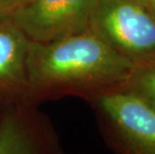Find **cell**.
I'll return each instance as SVG.
<instances>
[{
  "instance_id": "1",
  "label": "cell",
  "mask_w": 155,
  "mask_h": 154,
  "mask_svg": "<svg viewBox=\"0 0 155 154\" xmlns=\"http://www.w3.org/2000/svg\"><path fill=\"white\" fill-rule=\"evenodd\" d=\"M134 66L90 30L48 43L31 42L27 56L31 100L39 105L67 95L92 99L123 86Z\"/></svg>"
},
{
  "instance_id": "2",
  "label": "cell",
  "mask_w": 155,
  "mask_h": 154,
  "mask_svg": "<svg viewBox=\"0 0 155 154\" xmlns=\"http://www.w3.org/2000/svg\"><path fill=\"white\" fill-rule=\"evenodd\" d=\"M90 31L135 65L155 60V10L148 0H98Z\"/></svg>"
},
{
  "instance_id": "3",
  "label": "cell",
  "mask_w": 155,
  "mask_h": 154,
  "mask_svg": "<svg viewBox=\"0 0 155 154\" xmlns=\"http://www.w3.org/2000/svg\"><path fill=\"white\" fill-rule=\"evenodd\" d=\"M104 133L118 154H155V110L122 88L92 98Z\"/></svg>"
},
{
  "instance_id": "4",
  "label": "cell",
  "mask_w": 155,
  "mask_h": 154,
  "mask_svg": "<svg viewBox=\"0 0 155 154\" xmlns=\"http://www.w3.org/2000/svg\"><path fill=\"white\" fill-rule=\"evenodd\" d=\"M98 0H29L9 19L31 42L48 43L90 30Z\"/></svg>"
},
{
  "instance_id": "5",
  "label": "cell",
  "mask_w": 155,
  "mask_h": 154,
  "mask_svg": "<svg viewBox=\"0 0 155 154\" xmlns=\"http://www.w3.org/2000/svg\"><path fill=\"white\" fill-rule=\"evenodd\" d=\"M0 154H65L57 131L38 105L27 103L0 115Z\"/></svg>"
},
{
  "instance_id": "6",
  "label": "cell",
  "mask_w": 155,
  "mask_h": 154,
  "mask_svg": "<svg viewBox=\"0 0 155 154\" xmlns=\"http://www.w3.org/2000/svg\"><path fill=\"white\" fill-rule=\"evenodd\" d=\"M30 43L11 20L0 21V115L11 108L33 103L27 74Z\"/></svg>"
},
{
  "instance_id": "7",
  "label": "cell",
  "mask_w": 155,
  "mask_h": 154,
  "mask_svg": "<svg viewBox=\"0 0 155 154\" xmlns=\"http://www.w3.org/2000/svg\"><path fill=\"white\" fill-rule=\"evenodd\" d=\"M122 89L134 93L155 110V60L135 65Z\"/></svg>"
},
{
  "instance_id": "8",
  "label": "cell",
  "mask_w": 155,
  "mask_h": 154,
  "mask_svg": "<svg viewBox=\"0 0 155 154\" xmlns=\"http://www.w3.org/2000/svg\"><path fill=\"white\" fill-rule=\"evenodd\" d=\"M29 0H0V21L9 20Z\"/></svg>"
},
{
  "instance_id": "9",
  "label": "cell",
  "mask_w": 155,
  "mask_h": 154,
  "mask_svg": "<svg viewBox=\"0 0 155 154\" xmlns=\"http://www.w3.org/2000/svg\"><path fill=\"white\" fill-rule=\"evenodd\" d=\"M148 1H149L151 6H152V7L154 8V10H155V0H148Z\"/></svg>"
}]
</instances>
